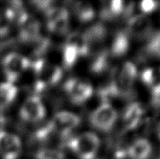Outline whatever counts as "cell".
Returning <instances> with one entry per match:
<instances>
[{
	"instance_id": "cell-21",
	"label": "cell",
	"mask_w": 160,
	"mask_h": 159,
	"mask_svg": "<svg viewBox=\"0 0 160 159\" xmlns=\"http://www.w3.org/2000/svg\"><path fill=\"white\" fill-rule=\"evenodd\" d=\"M124 3L122 1H118V0H115L110 3V6H109V10L108 12L111 13L110 15L112 16H117L121 14L123 10H124Z\"/></svg>"
},
{
	"instance_id": "cell-15",
	"label": "cell",
	"mask_w": 160,
	"mask_h": 159,
	"mask_svg": "<svg viewBox=\"0 0 160 159\" xmlns=\"http://www.w3.org/2000/svg\"><path fill=\"white\" fill-rule=\"evenodd\" d=\"M66 43L74 46L78 51L80 56H86L90 52L88 43L84 33L78 32H72L68 37Z\"/></svg>"
},
{
	"instance_id": "cell-8",
	"label": "cell",
	"mask_w": 160,
	"mask_h": 159,
	"mask_svg": "<svg viewBox=\"0 0 160 159\" xmlns=\"http://www.w3.org/2000/svg\"><path fill=\"white\" fill-rule=\"evenodd\" d=\"M46 19L47 27L51 32L62 34L69 29V12L64 8H51L46 13Z\"/></svg>"
},
{
	"instance_id": "cell-19",
	"label": "cell",
	"mask_w": 160,
	"mask_h": 159,
	"mask_svg": "<svg viewBox=\"0 0 160 159\" xmlns=\"http://www.w3.org/2000/svg\"><path fill=\"white\" fill-rule=\"evenodd\" d=\"M12 22V15L10 9H0V36L6 35Z\"/></svg>"
},
{
	"instance_id": "cell-6",
	"label": "cell",
	"mask_w": 160,
	"mask_h": 159,
	"mask_svg": "<svg viewBox=\"0 0 160 159\" xmlns=\"http://www.w3.org/2000/svg\"><path fill=\"white\" fill-rule=\"evenodd\" d=\"M80 117L69 111H60L57 113L50 122V129L62 136H66L78 127Z\"/></svg>"
},
{
	"instance_id": "cell-16",
	"label": "cell",
	"mask_w": 160,
	"mask_h": 159,
	"mask_svg": "<svg viewBox=\"0 0 160 159\" xmlns=\"http://www.w3.org/2000/svg\"><path fill=\"white\" fill-rule=\"evenodd\" d=\"M128 38L124 32H119L115 37L112 46H111V52L116 57L123 56L127 52L128 49Z\"/></svg>"
},
{
	"instance_id": "cell-1",
	"label": "cell",
	"mask_w": 160,
	"mask_h": 159,
	"mask_svg": "<svg viewBox=\"0 0 160 159\" xmlns=\"http://www.w3.org/2000/svg\"><path fill=\"white\" fill-rule=\"evenodd\" d=\"M68 146L81 159H94L100 140L95 133H83L69 140Z\"/></svg>"
},
{
	"instance_id": "cell-20",
	"label": "cell",
	"mask_w": 160,
	"mask_h": 159,
	"mask_svg": "<svg viewBox=\"0 0 160 159\" xmlns=\"http://www.w3.org/2000/svg\"><path fill=\"white\" fill-rule=\"evenodd\" d=\"M36 159H64V156L58 150L43 149L36 154Z\"/></svg>"
},
{
	"instance_id": "cell-3",
	"label": "cell",
	"mask_w": 160,
	"mask_h": 159,
	"mask_svg": "<svg viewBox=\"0 0 160 159\" xmlns=\"http://www.w3.org/2000/svg\"><path fill=\"white\" fill-rule=\"evenodd\" d=\"M29 60L17 53H10L3 60L4 75L9 81L8 82L12 84L29 68Z\"/></svg>"
},
{
	"instance_id": "cell-12",
	"label": "cell",
	"mask_w": 160,
	"mask_h": 159,
	"mask_svg": "<svg viewBox=\"0 0 160 159\" xmlns=\"http://www.w3.org/2000/svg\"><path fill=\"white\" fill-rule=\"evenodd\" d=\"M142 108L137 103L128 105L123 114V124L126 129H134L140 124L142 118Z\"/></svg>"
},
{
	"instance_id": "cell-22",
	"label": "cell",
	"mask_w": 160,
	"mask_h": 159,
	"mask_svg": "<svg viewBox=\"0 0 160 159\" xmlns=\"http://www.w3.org/2000/svg\"><path fill=\"white\" fill-rule=\"evenodd\" d=\"M158 3L152 0H144L140 3L141 11L145 14L152 13L157 8Z\"/></svg>"
},
{
	"instance_id": "cell-17",
	"label": "cell",
	"mask_w": 160,
	"mask_h": 159,
	"mask_svg": "<svg viewBox=\"0 0 160 159\" xmlns=\"http://www.w3.org/2000/svg\"><path fill=\"white\" fill-rule=\"evenodd\" d=\"M75 14L81 22H87L93 19L95 12L93 8L87 3H77L75 6Z\"/></svg>"
},
{
	"instance_id": "cell-14",
	"label": "cell",
	"mask_w": 160,
	"mask_h": 159,
	"mask_svg": "<svg viewBox=\"0 0 160 159\" xmlns=\"http://www.w3.org/2000/svg\"><path fill=\"white\" fill-rule=\"evenodd\" d=\"M17 88L14 84L4 82L0 84V109L9 106L17 97Z\"/></svg>"
},
{
	"instance_id": "cell-9",
	"label": "cell",
	"mask_w": 160,
	"mask_h": 159,
	"mask_svg": "<svg viewBox=\"0 0 160 159\" xmlns=\"http://www.w3.org/2000/svg\"><path fill=\"white\" fill-rule=\"evenodd\" d=\"M22 151L19 137L13 133L0 132V156L3 159H17Z\"/></svg>"
},
{
	"instance_id": "cell-10",
	"label": "cell",
	"mask_w": 160,
	"mask_h": 159,
	"mask_svg": "<svg viewBox=\"0 0 160 159\" xmlns=\"http://www.w3.org/2000/svg\"><path fill=\"white\" fill-rule=\"evenodd\" d=\"M18 25L20 26V38L23 42H33L38 39L40 27L37 20L27 15Z\"/></svg>"
},
{
	"instance_id": "cell-5",
	"label": "cell",
	"mask_w": 160,
	"mask_h": 159,
	"mask_svg": "<svg viewBox=\"0 0 160 159\" xmlns=\"http://www.w3.org/2000/svg\"><path fill=\"white\" fill-rule=\"evenodd\" d=\"M33 69L38 77L39 87H44L46 85L56 84L62 77L61 68L42 59H39L34 62Z\"/></svg>"
},
{
	"instance_id": "cell-23",
	"label": "cell",
	"mask_w": 160,
	"mask_h": 159,
	"mask_svg": "<svg viewBox=\"0 0 160 159\" xmlns=\"http://www.w3.org/2000/svg\"><path fill=\"white\" fill-rule=\"evenodd\" d=\"M158 136L160 138V122L158 124Z\"/></svg>"
},
{
	"instance_id": "cell-2",
	"label": "cell",
	"mask_w": 160,
	"mask_h": 159,
	"mask_svg": "<svg viewBox=\"0 0 160 159\" xmlns=\"http://www.w3.org/2000/svg\"><path fill=\"white\" fill-rule=\"evenodd\" d=\"M118 114L111 104L105 102L99 105L90 116V123L96 129L107 132L114 126Z\"/></svg>"
},
{
	"instance_id": "cell-4",
	"label": "cell",
	"mask_w": 160,
	"mask_h": 159,
	"mask_svg": "<svg viewBox=\"0 0 160 159\" xmlns=\"http://www.w3.org/2000/svg\"><path fill=\"white\" fill-rule=\"evenodd\" d=\"M63 88L71 102L76 104L87 102L93 93V88L90 83L75 78L66 81Z\"/></svg>"
},
{
	"instance_id": "cell-11",
	"label": "cell",
	"mask_w": 160,
	"mask_h": 159,
	"mask_svg": "<svg viewBox=\"0 0 160 159\" xmlns=\"http://www.w3.org/2000/svg\"><path fill=\"white\" fill-rule=\"evenodd\" d=\"M128 29L131 34L137 38H145L151 33L152 23L146 16L137 15L128 20Z\"/></svg>"
},
{
	"instance_id": "cell-13",
	"label": "cell",
	"mask_w": 160,
	"mask_h": 159,
	"mask_svg": "<svg viewBox=\"0 0 160 159\" xmlns=\"http://www.w3.org/2000/svg\"><path fill=\"white\" fill-rule=\"evenodd\" d=\"M152 152L150 142L144 139L134 141L128 149V155L132 159H147Z\"/></svg>"
},
{
	"instance_id": "cell-18",
	"label": "cell",
	"mask_w": 160,
	"mask_h": 159,
	"mask_svg": "<svg viewBox=\"0 0 160 159\" xmlns=\"http://www.w3.org/2000/svg\"><path fill=\"white\" fill-rule=\"evenodd\" d=\"M79 57H80V54L78 51L73 46L66 43L62 52L63 64L66 68H72L75 64V62H77Z\"/></svg>"
},
{
	"instance_id": "cell-7",
	"label": "cell",
	"mask_w": 160,
	"mask_h": 159,
	"mask_svg": "<svg viewBox=\"0 0 160 159\" xmlns=\"http://www.w3.org/2000/svg\"><path fill=\"white\" fill-rule=\"evenodd\" d=\"M20 116L28 122H38L46 116V108L39 97L32 96L22 105Z\"/></svg>"
}]
</instances>
